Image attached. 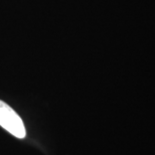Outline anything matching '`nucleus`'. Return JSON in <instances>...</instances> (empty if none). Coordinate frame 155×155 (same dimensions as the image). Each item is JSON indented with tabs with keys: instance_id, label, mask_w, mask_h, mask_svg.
<instances>
[{
	"instance_id": "nucleus-1",
	"label": "nucleus",
	"mask_w": 155,
	"mask_h": 155,
	"mask_svg": "<svg viewBox=\"0 0 155 155\" xmlns=\"http://www.w3.org/2000/svg\"><path fill=\"white\" fill-rule=\"evenodd\" d=\"M0 126L19 139L26 136L25 126L21 118L3 101H0Z\"/></svg>"
}]
</instances>
